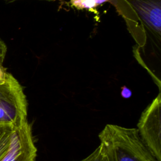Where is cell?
I'll use <instances>...</instances> for the list:
<instances>
[{
	"label": "cell",
	"instance_id": "1",
	"mask_svg": "<svg viewBox=\"0 0 161 161\" xmlns=\"http://www.w3.org/2000/svg\"><path fill=\"white\" fill-rule=\"evenodd\" d=\"M136 43L134 55H160L161 0H109Z\"/></svg>",
	"mask_w": 161,
	"mask_h": 161
},
{
	"label": "cell",
	"instance_id": "2",
	"mask_svg": "<svg viewBox=\"0 0 161 161\" xmlns=\"http://www.w3.org/2000/svg\"><path fill=\"white\" fill-rule=\"evenodd\" d=\"M107 161H158L136 128L107 124L99 134Z\"/></svg>",
	"mask_w": 161,
	"mask_h": 161
},
{
	"label": "cell",
	"instance_id": "3",
	"mask_svg": "<svg viewBox=\"0 0 161 161\" xmlns=\"http://www.w3.org/2000/svg\"><path fill=\"white\" fill-rule=\"evenodd\" d=\"M27 101L23 89L10 73L0 84V125L19 127L27 121Z\"/></svg>",
	"mask_w": 161,
	"mask_h": 161
},
{
	"label": "cell",
	"instance_id": "4",
	"mask_svg": "<svg viewBox=\"0 0 161 161\" xmlns=\"http://www.w3.org/2000/svg\"><path fill=\"white\" fill-rule=\"evenodd\" d=\"M139 135L158 161H161V94L142 112L137 124Z\"/></svg>",
	"mask_w": 161,
	"mask_h": 161
},
{
	"label": "cell",
	"instance_id": "5",
	"mask_svg": "<svg viewBox=\"0 0 161 161\" xmlns=\"http://www.w3.org/2000/svg\"><path fill=\"white\" fill-rule=\"evenodd\" d=\"M36 152L31 127L26 121L13 130L8 151L0 161H35Z\"/></svg>",
	"mask_w": 161,
	"mask_h": 161
},
{
	"label": "cell",
	"instance_id": "6",
	"mask_svg": "<svg viewBox=\"0 0 161 161\" xmlns=\"http://www.w3.org/2000/svg\"><path fill=\"white\" fill-rule=\"evenodd\" d=\"M14 128L15 127L11 126L0 125V160L8 151L11 135Z\"/></svg>",
	"mask_w": 161,
	"mask_h": 161
},
{
	"label": "cell",
	"instance_id": "7",
	"mask_svg": "<svg viewBox=\"0 0 161 161\" xmlns=\"http://www.w3.org/2000/svg\"><path fill=\"white\" fill-rule=\"evenodd\" d=\"M105 3H109V0H70L69 4L77 10L92 11Z\"/></svg>",
	"mask_w": 161,
	"mask_h": 161
},
{
	"label": "cell",
	"instance_id": "8",
	"mask_svg": "<svg viewBox=\"0 0 161 161\" xmlns=\"http://www.w3.org/2000/svg\"><path fill=\"white\" fill-rule=\"evenodd\" d=\"M79 161H107L102 146L99 145L87 157Z\"/></svg>",
	"mask_w": 161,
	"mask_h": 161
},
{
	"label": "cell",
	"instance_id": "9",
	"mask_svg": "<svg viewBox=\"0 0 161 161\" xmlns=\"http://www.w3.org/2000/svg\"><path fill=\"white\" fill-rule=\"evenodd\" d=\"M7 52V46L6 43L0 39V63L3 64Z\"/></svg>",
	"mask_w": 161,
	"mask_h": 161
},
{
	"label": "cell",
	"instance_id": "10",
	"mask_svg": "<svg viewBox=\"0 0 161 161\" xmlns=\"http://www.w3.org/2000/svg\"><path fill=\"white\" fill-rule=\"evenodd\" d=\"M8 72L6 71V69L3 67V64L0 63V84H3L7 78Z\"/></svg>",
	"mask_w": 161,
	"mask_h": 161
},
{
	"label": "cell",
	"instance_id": "11",
	"mask_svg": "<svg viewBox=\"0 0 161 161\" xmlns=\"http://www.w3.org/2000/svg\"><path fill=\"white\" fill-rule=\"evenodd\" d=\"M6 1H13L16 0H5ZM40 1H56V0H40Z\"/></svg>",
	"mask_w": 161,
	"mask_h": 161
}]
</instances>
